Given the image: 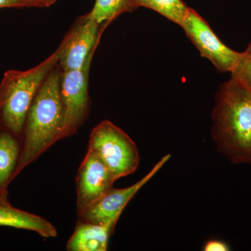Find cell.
Returning <instances> with one entry per match:
<instances>
[{
    "mask_svg": "<svg viewBox=\"0 0 251 251\" xmlns=\"http://www.w3.org/2000/svg\"><path fill=\"white\" fill-rule=\"evenodd\" d=\"M216 150L236 165H251V91L237 79L220 86L211 114Z\"/></svg>",
    "mask_w": 251,
    "mask_h": 251,
    "instance_id": "obj_1",
    "label": "cell"
},
{
    "mask_svg": "<svg viewBox=\"0 0 251 251\" xmlns=\"http://www.w3.org/2000/svg\"><path fill=\"white\" fill-rule=\"evenodd\" d=\"M60 80L58 70L50 73L28 110L24 140L14 179L52 144L60 140L64 117Z\"/></svg>",
    "mask_w": 251,
    "mask_h": 251,
    "instance_id": "obj_2",
    "label": "cell"
},
{
    "mask_svg": "<svg viewBox=\"0 0 251 251\" xmlns=\"http://www.w3.org/2000/svg\"><path fill=\"white\" fill-rule=\"evenodd\" d=\"M64 50V42L52 55L36 67L25 71H9L0 85V95L4 103L1 122L6 130L15 135L24 129L26 117L31 103L46 77L59 62Z\"/></svg>",
    "mask_w": 251,
    "mask_h": 251,
    "instance_id": "obj_3",
    "label": "cell"
},
{
    "mask_svg": "<svg viewBox=\"0 0 251 251\" xmlns=\"http://www.w3.org/2000/svg\"><path fill=\"white\" fill-rule=\"evenodd\" d=\"M88 150L101 159L115 181L134 173L139 166L140 157L136 144L108 120L100 122L92 130Z\"/></svg>",
    "mask_w": 251,
    "mask_h": 251,
    "instance_id": "obj_4",
    "label": "cell"
},
{
    "mask_svg": "<svg viewBox=\"0 0 251 251\" xmlns=\"http://www.w3.org/2000/svg\"><path fill=\"white\" fill-rule=\"evenodd\" d=\"M94 52L95 50L80 69L61 74L60 93L64 117L60 140L76 133L87 117L89 73Z\"/></svg>",
    "mask_w": 251,
    "mask_h": 251,
    "instance_id": "obj_5",
    "label": "cell"
},
{
    "mask_svg": "<svg viewBox=\"0 0 251 251\" xmlns=\"http://www.w3.org/2000/svg\"><path fill=\"white\" fill-rule=\"evenodd\" d=\"M181 27L201 55L209 59L220 72L232 74L244 58V52H237L225 45L194 9L188 7Z\"/></svg>",
    "mask_w": 251,
    "mask_h": 251,
    "instance_id": "obj_6",
    "label": "cell"
},
{
    "mask_svg": "<svg viewBox=\"0 0 251 251\" xmlns=\"http://www.w3.org/2000/svg\"><path fill=\"white\" fill-rule=\"evenodd\" d=\"M171 154L161 158L148 174L129 187L110 189L100 199L79 214V220L92 224L116 225L126 206L158 171L169 161Z\"/></svg>",
    "mask_w": 251,
    "mask_h": 251,
    "instance_id": "obj_7",
    "label": "cell"
},
{
    "mask_svg": "<svg viewBox=\"0 0 251 251\" xmlns=\"http://www.w3.org/2000/svg\"><path fill=\"white\" fill-rule=\"evenodd\" d=\"M115 181L101 159L88 150L76 176L77 215L112 189Z\"/></svg>",
    "mask_w": 251,
    "mask_h": 251,
    "instance_id": "obj_8",
    "label": "cell"
},
{
    "mask_svg": "<svg viewBox=\"0 0 251 251\" xmlns=\"http://www.w3.org/2000/svg\"><path fill=\"white\" fill-rule=\"evenodd\" d=\"M99 26L87 15L63 41L64 50L59 60L63 72L80 69L85 64L98 45Z\"/></svg>",
    "mask_w": 251,
    "mask_h": 251,
    "instance_id": "obj_9",
    "label": "cell"
},
{
    "mask_svg": "<svg viewBox=\"0 0 251 251\" xmlns=\"http://www.w3.org/2000/svg\"><path fill=\"white\" fill-rule=\"evenodd\" d=\"M0 227L33 231L44 238L57 236V229L49 221L14 207L10 204L7 196L0 197Z\"/></svg>",
    "mask_w": 251,
    "mask_h": 251,
    "instance_id": "obj_10",
    "label": "cell"
},
{
    "mask_svg": "<svg viewBox=\"0 0 251 251\" xmlns=\"http://www.w3.org/2000/svg\"><path fill=\"white\" fill-rule=\"evenodd\" d=\"M115 225H100L80 221L67 243L69 251H105Z\"/></svg>",
    "mask_w": 251,
    "mask_h": 251,
    "instance_id": "obj_11",
    "label": "cell"
},
{
    "mask_svg": "<svg viewBox=\"0 0 251 251\" xmlns=\"http://www.w3.org/2000/svg\"><path fill=\"white\" fill-rule=\"evenodd\" d=\"M21 150L16 135L6 129L0 131V197L7 196V187L14 179Z\"/></svg>",
    "mask_w": 251,
    "mask_h": 251,
    "instance_id": "obj_12",
    "label": "cell"
},
{
    "mask_svg": "<svg viewBox=\"0 0 251 251\" xmlns=\"http://www.w3.org/2000/svg\"><path fill=\"white\" fill-rule=\"evenodd\" d=\"M134 0H96L93 9L87 14L98 24H108L117 16L136 9Z\"/></svg>",
    "mask_w": 251,
    "mask_h": 251,
    "instance_id": "obj_13",
    "label": "cell"
},
{
    "mask_svg": "<svg viewBox=\"0 0 251 251\" xmlns=\"http://www.w3.org/2000/svg\"><path fill=\"white\" fill-rule=\"evenodd\" d=\"M134 2L137 7L152 9L180 26L188 9L181 0H134Z\"/></svg>",
    "mask_w": 251,
    "mask_h": 251,
    "instance_id": "obj_14",
    "label": "cell"
},
{
    "mask_svg": "<svg viewBox=\"0 0 251 251\" xmlns=\"http://www.w3.org/2000/svg\"><path fill=\"white\" fill-rule=\"evenodd\" d=\"M231 74L232 77L242 82L251 91V56L244 53L242 62Z\"/></svg>",
    "mask_w": 251,
    "mask_h": 251,
    "instance_id": "obj_15",
    "label": "cell"
},
{
    "mask_svg": "<svg viewBox=\"0 0 251 251\" xmlns=\"http://www.w3.org/2000/svg\"><path fill=\"white\" fill-rule=\"evenodd\" d=\"M12 7H41L35 0H0V9Z\"/></svg>",
    "mask_w": 251,
    "mask_h": 251,
    "instance_id": "obj_16",
    "label": "cell"
},
{
    "mask_svg": "<svg viewBox=\"0 0 251 251\" xmlns=\"http://www.w3.org/2000/svg\"><path fill=\"white\" fill-rule=\"evenodd\" d=\"M203 250L204 251H228L230 249L226 243L219 240H211L206 243Z\"/></svg>",
    "mask_w": 251,
    "mask_h": 251,
    "instance_id": "obj_17",
    "label": "cell"
},
{
    "mask_svg": "<svg viewBox=\"0 0 251 251\" xmlns=\"http://www.w3.org/2000/svg\"><path fill=\"white\" fill-rule=\"evenodd\" d=\"M44 7H48V6H51L55 2L56 0H41Z\"/></svg>",
    "mask_w": 251,
    "mask_h": 251,
    "instance_id": "obj_18",
    "label": "cell"
},
{
    "mask_svg": "<svg viewBox=\"0 0 251 251\" xmlns=\"http://www.w3.org/2000/svg\"><path fill=\"white\" fill-rule=\"evenodd\" d=\"M244 53L247 54V55L251 56V42L249 44V47L247 48V50L244 52Z\"/></svg>",
    "mask_w": 251,
    "mask_h": 251,
    "instance_id": "obj_19",
    "label": "cell"
},
{
    "mask_svg": "<svg viewBox=\"0 0 251 251\" xmlns=\"http://www.w3.org/2000/svg\"><path fill=\"white\" fill-rule=\"evenodd\" d=\"M3 103H4V100H3L2 97L0 95V115H1V108H2Z\"/></svg>",
    "mask_w": 251,
    "mask_h": 251,
    "instance_id": "obj_20",
    "label": "cell"
},
{
    "mask_svg": "<svg viewBox=\"0 0 251 251\" xmlns=\"http://www.w3.org/2000/svg\"><path fill=\"white\" fill-rule=\"evenodd\" d=\"M35 1L38 3V4L40 5L41 7H44V5H43L42 2H41V0H35Z\"/></svg>",
    "mask_w": 251,
    "mask_h": 251,
    "instance_id": "obj_21",
    "label": "cell"
}]
</instances>
